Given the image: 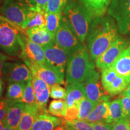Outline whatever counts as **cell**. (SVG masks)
I'll return each instance as SVG.
<instances>
[{
    "instance_id": "cell-14",
    "label": "cell",
    "mask_w": 130,
    "mask_h": 130,
    "mask_svg": "<svg viewBox=\"0 0 130 130\" xmlns=\"http://www.w3.org/2000/svg\"><path fill=\"white\" fill-rule=\"evenodd\" d=\"M32 83L39 113H48L46 105L50 96V87L44 81L35 75H32Z\"/></svg>"
},
{
    "instance_id": "cell-37",
    "label": "cell",
    "mask_w": 130,
    "mask_h": 130,
    "mask_svg": "<svg viewBox=\"0 0 130 130\" xmlns=\"http://www.w3.org/2000/svg\"><path fill=\"white\" fill-rule=\"evenodd\" d=\"M10 100L7 98L0 99V121L4 120L7 114Z\"/></svg>"
},
{
    "instance_id": "cell-5",
    "label": "cell",
    "mask_w": 130,
    "mask_h": 130,
    "mask_svg": "<svg viewBox=\"0 0 130 130\" xmlns=\"http://www.w3.org/2000/svg\"><path fill=\"white\" fill-rule=\"evenodd\" d=\"M2 18L0 16V50L9 57H19L21 33L16 26Z\"/></svg>"
},
{
    "instance_id": "cell-23",
    "label": "cell",
    "mask_w": 130,
    "mask_h": 130,
    "mask_svg": "<svg viewBox=\"0 0 130 130\" xmlns=\"http://www.w3.org/2000/svg\"><path fill=\"white\" fill-rule=\"evenodd\" d=\"M129 83L130 81L118 74L104 89L109 95H116L123 92L127 88Z\"/></svg>"
},
{
    "instance_id": "cell-29",
    "label": "cell",
    "mask_w": 130,
    "mask_h": 130,
    "mask_svg": "<svg viewBox=\"0 0 130 130\" xmlns=\"http://www.w3.org/2000/svg\"><path fill=\"white\" fill-rule=\"evenodd\" d=\"M97 105L98 104L89 100L87 98L81 100L79 104V114L78 119L85 121Z\"/></svg>"
},
{
    "instance_id": "cell-12",
    "label": "cell",
    "mask_w": 130,
    "mask_h": 130,
    "mask_svg": "<svg viewBox=\"0 0 130 130\" xmlns=\"http://www.w3.org/2000/svg\"><path fill=\"white\" fill-rule=\"evenodd\" d=\"M23 61L30 68L32 75L44 81L50 87L55 84H64V79L46 64L31 62L28 60H23Z\"/></svg>"
},
{
    "instance_id": "cell-44",
    "label": "cell",
    "mask_w": 130,
    "mask_h": 130,
    "mask_svg": "<svg viewBox=\"0 0 130 130\" xmlns=\"http://www.w3.org/2000/svg\"><path fill=\"white\" fill-rule=\"evenodd\" d=\"M4 120H3V121H0V130L4 129Z\"/></svg>"
},
{
    "instance_id": "cell-48",
    "label": "cell",
    "mask_w": 130,
    "mask_h": 130,
    "mask_svg": "<svg viewBox=\"0 0 130 130\" xmlns=\"http://www.w3.org/2000/svg\"><path fill=\"white\" fill-rule=\"evenodd\" d=\"M1 1H2V0H0V3H1Z\"/></svg>"
},
{
    "instance_id": "cell-42",
    "label": "cell",
    "mask_w": 130,
    "mask_h": 130,
    "mask_svg": "<svg viewBox=\"0 0 130 130\" xmlns=\"http://www.w3.org/2000/svg\"><path fill=\"white\" fill-rule=\"evenodd\" d=\"M122 95L128 96L130 97V83L129 85H128L127 88H126L125 90L123 91Z\"/></svg>"
},
{
    "instance_id": "cell-16",
    "label": "cell",
    "mask_w": 130,
    "mask_h": 130,
    "mask_svg": "<svg viewBox=\"0 0 130 130\" xmlns=\"http://www.w3.org/2000/svg\"><path fill=\"white\" fill-rule=\"evenodd\" d=\"M25 33L32 42L42 47L54 42L55 36L49 31L46 27H35L26 29Z\"/></svg>"
},
{
    "instance_id": "cell-18",
    "label": "cell",
    "mask_w": 130,
    "mask_h": 130,
    "mask_svg": "<svg viewBox=\"0 0 130 130\" xmlns=\"http://www.w3.org/2000/svg\"><path fill=\"white\" fill-rule=\"evenodd\" d=\"M62 123V119L47 113H39L31 130H54Z\"/></svg>"
},
{
    "instance_id": "cell-26",
    "label": "cell",
    "mask_w": 130,
    "mask_h": 130,
    "mask_svg": "<svg viewBox=\"0 0 130 130\" xmlns=\"http://www.w3.org/2000/svg\"><path fill=\"white\" fill-rule=\"evenodd\" d=\"M68 104L66 101L55 100L50 102L48 108V113L53 116L63 118L66 115Z\"/></svg>"
},
{
    "instance_id": "cell-7",
    "label": "cell",
    "mask_w": 130,
    "mask_h": 130,
    "mask_svg": "<svg viewBox=\"0 0 130 130\" xmlns=\"http://www.w3.org/2000/svg\"><path fill=\"white\" fill-rule=\"evenodd\" d=\"M54 42L67 51L69 55L82 45L63 13L59 27L55 34Z\"/></svg>"
},
{
    "instance_id": "cell-17",
    "label": "cell",
    "mask_w": 130,
    "mask_h": 130,
    "mask_svg": "<svg viewBox=\"0 0 130 130\" xmlns=\"http://www.w3.org/2000/svg\"><path fill=\"white\" fill-rule=\"evenodd\" d=\"M68 107L79 105L81 100L86 98L85 85L83 82H75L66 86Z\"/></svg>"
},
{
    "instance_id": "cell-41",
    "label": "cell",
    "mask_w": 130,
    "mask_h": 130,
    "mask_svg": "<svg viewBox=\"0 0 130 130\" xmlns=\"http://www.w3.org/2000/svg\"><path fill=\"white\" fill-rule=\"evenodd\" d=\"M1 77H2L0 76V99H1V98L3 96V93H4V87H5L4 82Z\"/></svg>"
},
{
    "instance_id": "cell-25",
    "label": "cell",
    "mask_w": 130,
    "mask_h": 130,
    "mask_svg": "<svg viewBox=\"0 0 130 130\" xmlns=\"http://www.w3.org/2000/svg\"><path fill=\"white\" fill-rule=\"evenodd\" d=\"M27 83H9L6 92V98L10 100L20 101L24 95Z\"/></svg>"
},
{
    "instance_id": "cell-36",
    "label": "cell",
    "mask_w": 130,
    "mask_h": 130,
    "mask_svg": "<svg viewBox=\"0 0 130 130\" xmlns=\"http://www.w3.org/2000/svg\"><path fill=\"white\" fill-rule=\"evenodd\" d=\"M121 98L123 118H127L130 113V97L122 94Z\"/></svg>"
},
{
    "instance_id": "cell-38",
    "label": "cell",
    "mask_w": 130,
    "mask_h": 130,
    "mask_svg": "<svg viewBox=\"0 0 130 130\" xmlns=\"http://www.w3.org/2000/svg\"><path fill=\"white\" fill-rule=\"evenodd\" d=\"M94 128V130H112L111 123L105 122H98L90 123Z\"/></svg>"
},
{
    "instance_id": "cell-32",
    "label": "cell",
    "mask_w": 130,
    "mask_h": 130,
    "mask_svg": "<svg viewBox=\"0 0 130 130\" xmlns=\"http://www.w3.org/2000/svg\"><path fill=\"white\" fill-rule=\"evenodd\" d=\"M70 0H48L45 12L47 13L63 12Z\"/></svg>"
},
{
    "instance_id": "cell-40",
    "label": "cell",
    "mask_w": 130,
    "mask_h": 130,
    "mask_svg": "<svg viewBox=\"0 0 130 130\" xmlns=\"http://www.w3.org/2000/svg\"><path fill=\"white\" fill-rule=\"evenodd\" d=\"M9 56H6V55L0 53V76H2L3 69L4 67V63L6 62V60L9 59Z\"/></svg>"
},
{
    "instance_id": "cell-1",
    "label": "cell",
    "mask_w": 130,
    "mask_h": 130,
    "mask_svg": "<svg viewBox=\"0 0 130 130\" xmlns=\"http://www.w3.org/2000/svg\"><path fill=\"white\" fill-rule=\"evenodd\" d=\"M118 30L115 21L109 15L92 18L86 37L92 60H96L119 38Z\"/></svg>"
},
{
    "instance_id": "cell-35",
    "label": "cell",
    "mask_w": 130,
    "mask_h": 130,
    "mask_svg": "<svg viewBox=\"0 0 130 130\" xmlns=\"http://www.w3.org/2000/svg\"><path fill=\"white\" fill-rule=\"evenodd\" d=\"M79 114V105H74V106L68 107L64 119L68 121H72V120L78 119V116Z\"/></svg>"
},
{
    "instance_id": "cell-30",
    "label": "cell",
    "mask_w": 130,
    "mask_h": 130,
    "mask_svg": "<svg viewBox=\"0 0 130 130\" xmlns=\"http://www.w3.org/2000/svg\"><path fill=\"white\" fill-rule=\"evenodd\" d=\"M61 124L66 126L69 130H94L93 126L90 123L78 119L68 121L63 118Z\"/></svg>"
},
{
    "instance_id": "cell-45",
    "label": "cell",
    "mask_w": 130,
    "mask_h": 130,
    "mask_svg": "<svg viewBox=\"0 0 130 130\" xmlns=\"http://www.w3.org/2000/svg\"><path fill=\"white\" fill-rule=\"evenodd\" d=\"M3 130H14L12 128H11L10 127H9V126L7 125H6L4 123V129Z\"/></svg>"
},
{
    "instance_id": "cell-19",
    "label": "cell",
    "mask_w": 130,
    "mask_h": 130,
    "mask_svg": "<svg viewBox=\"0 0 130 130\" xmlns=\"http://www.w3.org/2000/svg\"><path fill=\"white\" fill-rule=\"evenodd\" d=\"M111 68L118 74L130 81V53L125 49L115 60Z\"/></svg>"
},
{
    "instance_id": "cell-2",
    "label": "cell",
    "mask_w": 130,
    "mask_h": 130,
    "mask_svg": "<svg viewBox=\"0 0 130 130\" xmlns=\"http://www.w3.org/2000/svg\"><path fill=\"white\" fill-rule=\"evenodd\" d=\"M94 69L95 64L89 58L86 47L81 45L69 55L66 69V83L84 81Z\"/></svg>"
},
{
    "instance_id": "cell-31",
    "label": "cell",
    "mask_w": 130,
    "mask_h": 130,
    "mask_svg": "<svg viewBox=\"0 0 130 130\" xmlns=\"http://www.w3.org/2000/svg\"><path fill=\"white\" fill-rule=\"evenodd\" d=\"M19 101L22 102L25 104H36L35 90H34L33 86H32V80L29 81L27 83L25 90H24L23 97Z\"/></svg>"
},
{
    "instance_id": "cell-24",
    "label": "cell",
    "mask_w": 130,
    "mask_h": 130,
    "mask_svg": "<svg viewBox=\"0 0 130 130\" xmlns=\"http://www.w3.org/2000/svg\"><path fill=\"white\" fill-rule=\"evenodd\" d=\"M45 12H46L45 10L39 9H36L32 10L30 13L28 20L24 26V30L35 27H45Z\"/></svg>"
},
{
    "instance_id": "cell-15",
    "label": "cell",
    "mask_w": 130,
    "mask_h": 130,
    "mask_svg": "<svg viewBox=\"0 0 130 130\" xmlns=\"http://www.w3.org/2000/svg\"><path fill=\"white\" fill-rule=\"evenodd\" d=\"M25 105V103L19 101L10 100L7 114L4 120L5 124L13 129L18 130Z\"/></svg>"
},
{
    "instance_id": "cell-39",
    "label": "cell",
    "mask_w": 130,
    "mask_h": 130,
    "mask_svg": "<svg viewBox=\"0 0 130 130\" xmlns=\"http://www.w3.org/2000/svg\"><path fill=\"white\" fill-rule=\"evenodd\" d=\"M30 1L34 6L45 11L48 0H30Z\"/></svg>"
},
{
    "instance_id": "cell-43",
    "label": "cell",
    "mask_w": 130,
    "mask_h": 130,
    "mask_svg": "<svg viewBox=\"0 0 130 130\" xmlns=\"http://www.w3.org/2000/svg\"><path fill=\"white\" fill-rule=\"evenodd\" d=\"M54 130H69L66 126H64L63 125H60L58 126L57 127H56Z\"/></svg>"
},
{
    "instance_id": "cell-9",
    "label": "cell",
    "mask_w": 130,
    "mask_h": 130,
    "mask_svg": "<svg viewBox=\"0 0 130 130\" xmlns=\"http://www.w3.org/2000/svg\"><path fill=\"white\" fill-rule=\"evenodd\" d=\"M84 81L87 99L98 104L102 101H109V94L104 89L101 79L100 80V73L95 69L91 71Z\"/></svg>"
},
{
    "instance_id": "cell-3",
    "label": "cell",
    "mask_w": 130,
    "mask_h": 130,
    "mask_svg": "<svg viewBox=\"0 0 130 130\" xmlns=\"http://www.w3.org/2000/svg\"><path fill=\"white\" fill-rule=\"evenodd\" d=\"M62 13L69 22L79 42L83 43L93 18L90 13L79 1H69Z\"/></svg>"
},
{
    "instance_id": "cell-46",
    "label": "cell",
    "mask_w": 130,
    "mask_h": 130,
    "mask_svg": "<svg viewBox=\"0 0 130 130\" xmlns=\"http://www.w3.org/2000/svg\"><path fill=\"white\" fill-rule=\"evenodd\" d=\"M127 119H128V121H129L130 122V113H129V115H128Z\"/></svg>"
},
{
    "instance_id": "cell-20",
    "label": "cell",
    "mask_w": 130,
    "mask_h": 130,
    "mask_svg": "<svg viewBox=\"0 0 130 130\" xmlns=\"http://www.w3.org/2000/svg\"><path fill=\"white\" fill-rule=\"evenodd\" d=\"M90 13L92 17L104 16L113 0H78Z\"/></svg>"
},
{
    "instance_id": "cell-34",
    "label": "cell",
    "mask_w": 130,
    "mask_h": 130,
    "mask_svg": "<svg viewBox=\"0 0 130 130\" xmlns=\"http://www.w3.org/2000/svg\"><path fill=\"white\" fill-rule=\"evenodd\" d=\"M112 130H130V122L127 118H122L111 123Z\"/></svg>"
},
{
    "instance_id": "cell-21",
    "label": "cell",
    "mask_w": 130,
    "mask_h": 130,
    "mask_svg": "<svg viewBox=\"0 0 130 130\" xmlns=\"http://www.w3.org/2000/svg\"><path fill=\"white\" fill-rule=\"evenodd\" d=\"M84 121L89 123L98 122H105L110 123L109 101L100 102Z\"/></svg>"
},
{
    "instance_id": "cell-33",
    "label": "cell",
    "mask_w": 130,
    "mask_h": 130,
    "mask_svg": "<svg viewBox=\"0 0 130 130\" xmlns=\"http://www.w3.org/2000/svg\"><path fill=\"white\" fill-rule=\"evenodd\" d=\"M50 97L54 100H66L67 92L60 84H55L50 86Z\"/></svg>"
},
{
    "instance_id": "cell-13",
    "label": "cell",
    "mask_w": 130,
    "mask_h": 130,
    "mask_svg": "<svg viewBox=\"0 0 130 130\" xmlns=\"http://www.w3.org/2000/svg\"><path fill=\"white\" fill-rule=\"evenodd\" d=\"M127 44L126 40L119 37L96 60V67L101 71L111 67L115 60L127 46Z\"/></svg>"
},
{
    "instance_id": "cell-27",
    "label": "cell",
    "mask_w": 130,
    "mask_h": 130,
    "mask_svg": "<svg viewBox=\"0 0 130 130\" xmlns=\"http://www.w3.org/2000/svg\"><path fill=\"white\" fill-rule=\"evenodd\" d=\"M62 13L45 12V19H46L45 27L54 36L60 23Z\"/></svg>"
},
{
    "instance_id": "cell-6",
    "label": "cell",
    "mask_w": 130,
    "mask_h": 130,
    "mask_svg": "<svg viewBox=\"0 0 130 130\" xmlns=\"http://www.w3.org/2000/svg\"><path fill=\"white\" fill-rule=\"evenodd\" d=\"M43 48L46 64L64 79L69 54L55 42Z\"/></svg>"
},
{
    "instance_id": "cell-28",
    "label": "cell",
    "mask_w": 130,
    "mask_h": 130,
    "mask_svg": "<svg viewBox=\"0 0 130 130\" xmlns=\"http://www.w3.org/2000/svg\"><path fill=\"white\" fill-rule=\"evenodd\" d=\"M110 123L118 121L123 118L121 98L109 102Z\"/></svg>"
},
{
    "instance_id": "cell-22",
    "label": "cell",
    "mask_w": 130,
    "mask_h": 130,
    "mask_svg": "<svg viewBox=\"0 0 130 130\" xmlns=\"http://www.w3.org/2000/svg\"><path fill=\"white\" fill-rule=\"evenodd\" d=\"M38 114L39 109L37 104H25L18 130H31L32 125Z\"/></svg>"
},
{
    "instance_id": "cell-4",
    "label": "cell",
    "mask_w": 130,
    "mask_h": 130,
    "mask_svg": "<svg viewBox=\"0 0 130 130\" xmlns=\"http://www.w3.org/2000/svg\"><path fill=\"white\" fill-rule=\"evenodd\" d=\"M36 9L38 8L30 0H4L0 7V14L11 24L24 29L30 13Z\"/></svg>"
},
{
    "instance_id": "cell-10",
    "label": "cell",
    "mask_w": 130,
    "mask_h": 130,
    "mask_svg": "<svg viewBox=\"0 0 130 130\" xmlns=\"http://www.w3.org/2000/svg\"><path fill=\"white\" fill-rule=\"evenodd\" d=\"M1 77L8 83H27L32 80V75L25 63L6 61L3 67Z\"/></svg>"
},
{
    "instance_id": "cell-8",
    "label": "cell",
    "mask_w": 130,
    "mask_h": 130,
    "mask_svg": "<svg viewBox=\"0 0 130 130\" xmlns=\"http://www.w3.org/2000/svg\"><path fill=\"white\" fill-rule=\"evenodd\" d=\"M107 12L116 21L122 34L130 32V0H113Z\"/></svg>"
},
{
    "instance_id": "cell-47",
    "label": "cell",
    "mask_w": 130,
    "mask_h": 130,
    "mask_svg": "<svg viewBox=\"0 0 130 130\" xmlns=\"http://www.w3.org/2000/svg\"><path fill=\"white\" fill-rule=\"evenodd\" d=\"M128 50H129V53H130V43H129V46H128Z\"/></svg>"
},
{
    "instance_id": "cell-11",
    "label": "cell",
    "mask_w": 130,
    "mask_h": 130,
    "mask_svg": "<svg viewBox=\"0 0 130 130\" xmlns=\"http://www.w3.org/2000/svg\"><path fill=\"white\" fill-rule=\"evenodd\" d=\"M21 53L19 57L22 60L46 64L45 52L43 48L32 42L27 36L21 34Z\"/></svg>"
}]
</instances>
